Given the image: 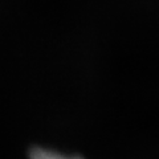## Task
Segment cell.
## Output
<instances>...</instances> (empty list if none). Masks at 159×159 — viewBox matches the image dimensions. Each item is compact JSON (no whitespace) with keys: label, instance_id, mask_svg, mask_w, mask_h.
Masks as SVG:
<instances>
[{"label":"cell","instance_id":"1","mask_svg":"<svg viewBox=\"0 0 159 159\" xmlns=\"http://www.w3.org/2000/svg\"><path fill=\"white\" fill-rule=\"evenodd\" d=\"M31 159H82V158L62 155V154H60V152L45 150V148H36V150L32 151Z\"/></svg>","mask_w":159,"mask_h":159}]
</instances>
